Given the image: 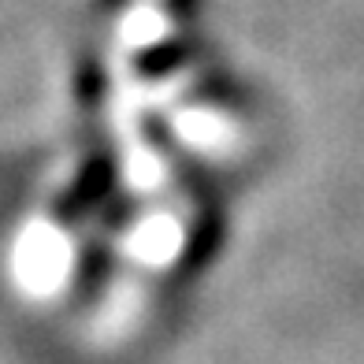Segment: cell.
<instances>
[{"label":"cell","mask_w":364,"mask_h":364,"mask_svg":"<svg viewBox=\"0 0 364 364\" xmlns=\"http://www.w3.org/2000/svg\"><path fill=\"white\" fill-rule=\"evenodd\" d=\"M108 182H112L108 164H93V168H86V171H82L78 186L68 193V201H71L75 208H90V205L97 201V197H101V193L108 190Z\"/></svg>","instance_id":"obj_1"}]
</instances>
